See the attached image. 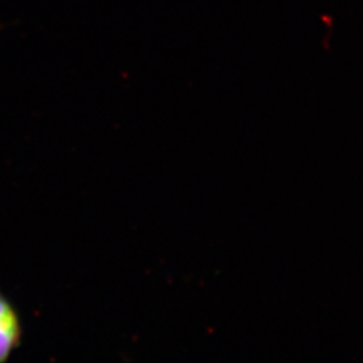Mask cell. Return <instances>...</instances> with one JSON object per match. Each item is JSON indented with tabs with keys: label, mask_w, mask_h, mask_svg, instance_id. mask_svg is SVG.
I'll return each mask as SVG.
<instances>
[{
	"label": "cell",
	"mask_w": 363,
	"mask_h": 363,
	"mask_svg": "<svg viewBox=\"0 0 363 363\" xmlns=\"http://www.w3.org/2000/svg\"><path fill=\"white\" fill-rule=\"evenodd\" d=\"M22 340V325L11 301L0 291V363L9 361Z\"/></svg>",
	"instance_id": "obj_1"
}]
</instances>
